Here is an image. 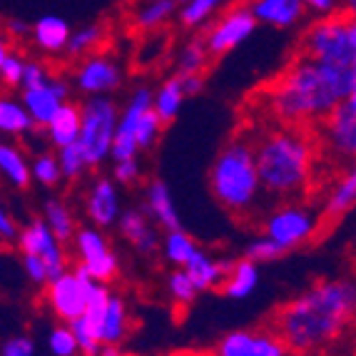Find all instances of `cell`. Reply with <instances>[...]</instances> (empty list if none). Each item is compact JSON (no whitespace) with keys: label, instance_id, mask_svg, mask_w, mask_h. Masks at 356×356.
<instances>
[{"label":"cell","instance_id":"1","mask_svg":"<svg viewBox=\"0 0 356 356\" xmlns=\"http://www.w3.org/2000/svg\"><path fill=\"white\" fill-rule=\"evenodd\" d=\"M354 80L356 65L319 63L297 53L264 90L261 105L267 120L316 130L349 97Z\"/></svg>","mask_w":356,"mask_h":356},{"label":"cell","instance_id":"2","mask_svg":"<svg viewBox=\"0 0 356 356\" xmlns=\"http://www.w3.org/2000/svg\"><path fill=\"white\" fill-rule=\"evenodd\" d=\"M356 319V282L319 280L289 299L274 316L291 354H314L334 344Z\"/></svg>","mask_w":356,"mask_h":356},{"label":"cell","instance_id":"3","mask_svg":"<svg viewBox=\"0 0 356 356\" xmlns=\"http://www.w3.org/2000/svg\"><path fill=\"white\" fill-rule=\"evenodd\" d=\"M257 167L264 184V195L289 202L302 200L314 184L316 162H319V140L314 130L282 125L267 120L252 130Z\"/></svg>","mask_w":356,"mask_h":356},{"label":"cell","instance_id":"4","mask_svg":"<svg viewBox=\"0 0 356 356\" xmlns=\"http://www.w3.org/2000/svg\"><path fill=\"white\" fill-rule=\"evenodd\" d=\"M209 192L214 202L234 217H250L257 212L264 197V184L250 135L232 137L217 152L209 167Z\"/></svg>","mask_w":356,"mask_h":356},{"label":"cell","instance_id":"5","mask_svg":"<svg viewBox=\"0 0 356 356\" xmlns=\"http://www.w3.org/2000/svg\"><path fill=\"white\" fill-rule=\"evenodd\" d=\"M83 356H95L102 346H122L132 332L130 307L118 291L102 286L90 309L70 324Z\"/></svg>","mask_w":356,"mask_h":356},{"label":"cell","instance_id":"6","mask_svg":"<svg viewBox=\"0 0 356 356\" xmlns=\"http://www.w3.org/2000/svg\"><path fill=\"white\" fill-rule=\"evenodd\" d=\"M324 212L314 209L304 200H289V202L274 204L264 220H261V234L280 244L282 252H294L319 234Z\"/></svg>","mask_w":356,"mask_h":356},{"label":"cell","instance_id":"7","mask_svg":"<svg viewBox=\"0 0 356 356\" xmlns=\"http://www.w3.org/2000/svg\"><path fill=\"white\" fill-rule=\"evenodd\" d=\"M299 53L319 60V63L356 65L354 42H351V20L341 13L319 15L304 30L302 40H299Z\"/></svg>","mask_w":356,"mask_h":356},{"label":"cell","instance_id":"8","mask_svg":"<svg viewBox=\"0 0 356 356\" xmlns=\"http://www.w3.org/2000/svg\"><path fill=\"white\" fill-rule=\"evenodd\" d=\"M80 105H83V130L77 145L85 149L90 167L95 170L102 162L113 160L120 105L113 97H85Z\"/></svg>","mask_w":356,"mask_h":356},{"label":"cell","instance_id":"9","mask_svg":"<svg viewBox=\"0 0 356 356\" xmlns=\"http://www.w3.org/2000/svg\"><path fill=\"white\" fill-rule=\"evenodd\" d=\"M105 284L95 282L88 272H83L80 267H67L65 272L55 277L45 289H42V302L48 307V312L58 321L72 324L75 319L85 314L92 304V299L97 297V291Z\"/></svg>","mask_w":356,"mask_h":356},{"label":"cell","instance_id":"10","mask_svg":"<svg viewBox=\"0 0 356 356\" xmlns=\"http://www.w3.org/2000/svg\"><path fill=\"white\" fill-rule=\"evenodd\" d=\"M321 154L337 165H354L356 162V88L349 97L316 127Z\"/></svg>","mask_w":356,"mask_h":356},{"label":"cell","instance_id":"11","mask_svg":"<svg viewBox=\"0 0 356 356\" xmlns=\"http://www.w3.org/2000/svg\"><path fill=\"white\" fill-rule=\"evenodd\" d=\"M70 244H72V257H75V267L88 272L92 280L105 286L113 280H118L120 257L113 244H110V239H107L105 229L85 225L77 229L75 239Z\"/></svg>","mask_w":356,"mask_h":356},{"label":"cell","instance_id":"12","mask_svg":"<svg viewBox=\"0 0 356 356\" xmlns=\"http://www.w3.org/2000/svg\"><path fill=\"white\" fill-rule=\"evenodd\" d=\"M70 83L72 90L83 95V100L85 97H113L125 83V67L115 55L100 50V53L77 60Z\"/></svg>","mask_w":356,"mask_h":356},{"label":"cell","instance_id":"13","mask_svg":"<svg viewBox=\"0 0 356 356\" xmlns=\"http://www.w3.org/2000/svg\"><path fill=\"white\" fill-rule=\"evenodd\" d=\"M257 25L259 23H257L250 8L244 3H234L204 28L202 40L212 53V58H225V55L242 48L244 42L254 35Z\"/></svg>","mask_w":356,"mask_h":356},{"label":"cell","instance_id":"14","mask_svg":"<svg viewBox=\"0 0 356 356\" xmlns=\"http://www.w3.org/2000/svg\"><path fill=\"white\" fill-rule=\"evenodd\" d=\"M154 110V90L147 85H137L132 90L127 100L120 105V122H118V135H115V147H113V162L118 160H135L140 157V147H137V130L143 125V120Z\"/></svg>","mask_w":356,"mask_h":356},{"label":"cell","instance_id":"15","mask_svg":"<svg viewBox=\"0 0 356 356\" xmlns=\"http://www.w3.org/2000/svg\"><path fill=\"white\" fill-rule=\"evenodd\" d=\"M212 356H291V349L274 327H250L227 332Z\"/></svg>","mask_w":356,"mask_h":356},{"label":"cell","instance_id":"16","mask_svg":"<svg viewBox=\"0 0 356 356\" xmlns=\"http://www.w3.org/2000/svg\"><path fill=\"white\" fill-rule=\"evenodd\" d=\"M15 250L20 252V257H38V259L48 261L58 277L67 269L65 242L50 229V225L42 217H33L25 222L18 242H15Z\"/></svg>","mask_w":356,"mask_h":356},{"label":"cell","instance_id":"17","mask_svg":"<svg viewBox=\"0 0 356 356\" xmlns=\"http://www.w3.org/2000/svg\"><path fill=\"white\" fill-rule=\"evenodd\" d=\"M83 209L88 225L100 227V229H113L118 227L120 217L125 212L122 207V195H120V184L113 177L97 175L90 179L88 190L83 197Z\"/></svg>","mask_w":356,"mask_h":356},{"label":"cell","instance_id":"18","mask_svg":"<svg viewBox=\"0 0 356 356\" xmlns=\"http://www.w3.org/2000/svg\"><path fill=\"white\" fill-rule=\"evenodd\" d=\"M70 90H72L70 80H65V77H60L53 72V75L45 77L42 83L28 85V88L18 90L20 92L18 97L23 100V105L28 107V113L33 115L35 125L42 130V127L48 125L50 120L63 110V105L70 102Z\"/></svg>","mask_w":356,"mask_h":356},{"label":"cell","instance_id":"19","mask_svg":"<svg viewBox=\"0 0 356 356\" xmlns=\"http://www.w3.org/2000/svg\"><path fill=\"white\" fill-rule=\"evenodd\" d=\"M118 232L137 254L149 257L157 250H162L160 227L154 225L152 217L143 207H127L118 222Z\"/></svg>","mask_w":356,"mask_h":356},{"label":"cell","instance_id":"20","mask_svg":"<svg viewBox=\"0 0 356 356\" xmlns=\"http://www.w3.org/2000/svg\"><path fill=\"white\" fill-rule=\"evenodd\" d=\"M244 6L250 8L259 25L277 30L297 28L309 13L302 0H244Z\"/></svg>","mask_w":356,"mask_h":356},{"label":"cell","instance_id":"21","mask_svg":"<svg viewBox=\"0 0 356 356\" xmlns=\"http://www.w3.org/2000/svg\"><path fill=\"white\" fill-rule=\"evenodd\" d=\"M143 209L152 217V222L160 227V229H165V232L182 229L177 204H175V197H172V192H170V187H167L165 179L154 177L145 184Z\"/></svg>","mask_w":356,"mask_h":356},{"label":"cell","instance_id":"22","mask_svg":"<svg viewBox=\"0 0 356 356\" xmlns=\"http://www.w3.org/2000/svg\"><path fill=\"white\" fill-rule=\"evenodd\" d=\"M72 38V30L65 18L60 15H40L33 23V33H30V42L45 58H60L65 55L67 42Z\"/></svg>","mask_w":356,"mask_h":356},{"label":"cell","instance_id":"23","mask_svg":"<svg viewBox=\"0 0 356 356\" xmlns=\"http://www.w3.org/2000/svg\"><path fill=\"white\" fill-rule=\"evenodd\" d=\"M179 15L177 0H135L130 13V25L137 33L154 35Z\"/></svg>","mask_w":356,"mask_h":356},{"label":"cell","instance_id":"24","mask_svg":"<svg viewBox=\"0 0 356 356\" xmlns=\"http://www.w3.org/2000/svg\"><path fill=\"white\" fill-rule=\"evenodd\" d=\"M80 130H83V105L80 102H65L63 110L42 127V132L48 137V145L53 149L75 145L80 140Z\"/></svg>","mask_w":356,"mask_h":356},{"label":"cell","instance_id":"25","mask_svg":"<svg viewBox=\"0 0 356 356\" xmlns=\"http://www.w3.org/2000/svg\"><path fill=\"white\" fill-rule=\"evenodd\" d=\"M0 172L13 190H28L33 182V157L18 143L0 145Z\"/></svg>","mask_w":356,"mask_h":356},{"label":"cell","instance_id":"26","mask_svg":"<svg viewBox=\"0 0 356 356\" xmlns=\"http://www.w3.org/2000/svg\"><path fill=\"white\" fill-rule=\"evenodd\" d=\"M356 204V162L344 170V175L337 179V184H332L327 200L321 204V212H324V220L334 222L339 220L341 214H346Z\"/></svg>","mask_w":356,"mask_h":356},{"label":"cell","instance_id":"27","mask_svg":"<svg viewBox=\"0 0 356 356\" xmlns=\"http://www.w3.org/2000/svg\"><path fill=\"white\" fill-rule=\"evenodd\" d=\"M259 286V264L247 257L237 261H229V269H227L225 284H222V294L229 299H247L252 291Z\"/></svg>","mask_w":356,"mask_h":356},{"label":"cell","instance_id":"28","mask_svg":"<svg viewBox=\"0 0 356 356\" xmlns=\"http://www.w3.org/2000/svg\"><path fill=\"white\" fill-rule=\"evenodd\" d=\"M190 100V92L184 88V80L179 75L167 77L165 83H160V88L154 90V113L157 118L170 125L179 118L184 102Z\"/></svg>","mask_w":356,"mask_h":356},{"label":"cell","instance_id":"29","mask_svg":"<svg viewBox=\"0 0 356 356\" xmlns=\"http://www.w3.org/2000/svg\"><path fill=\"white\" fill-rule=\"evenodd\" d=\"M184 269L190 272V277L195 280L197 289H200V294H202V291H209V289H222L225 277H227V269H229V261L217 259V257H212L204 250H200L195 259H192Z\"/></svg>","mask_w":356,"mask_h":356},{"label":"cell","instance_id":"30","mask_svg":"<svg viewBox=\"0 0 356 356\" xmlns=\"http://www.w3.org/2000/svg\"><path fill=\"white\" fill-rule=\"evenodd\" d=\"M35 127V120L28 113V107L23 105L20 97L6 95L0 100V132L3 135L18 140V137H28Z\"/></svg>","mask_w":356,"mask_h":356},{"label":"cell","instance_id":"31","mask_svg":"<svg viewBox=\"0 0 356 356\" xmlns=\"http://www.w3.org/2000/svg\"><path fill=\"white\" fill-rule=\"evenodd\" d=\"M209 63H212V53L207 50L202 38H192L184 40L175 53V75L182 77H195L207 72Z\"/></svg>","mask_w":356,"mask_h":356},{"label":"cell","instance_id":"32","mask_svg":"<svg viewBox=\"0 0 356 356\" xmlns=\"http://www.w3.org/2000/svg\"><path fill=\"white\" fill-rule=\"evenodd\" d=\"M229 6H234V0H190L187 6L179 8V25L184 30H200L207 28L217 15L227 10Z\"/></svg>","mask_w":356,"mask_h":356},{"label":"cell","instance_id":"33","mask_svg":"<svg viewBox=\"0 0 356 356\" xmlns=\"http://www.w3.org/2000/svg\"><path fill=\"white\" fill-rule=\"evenodd\" d=\"M200 250H202V247H200L184 229H172V232H165L160 252H162V259L172 269H184L195 259Z\"/></svg>","mask_w":356,"mask_h":356},{"label":"cell","instance_id":"34","mask_svg":"<svg viewBox=\"0 0 356 356\" xmlns=\"http://www.w3.org/2000/svg\"><path fill=\"white\" fill-rule=\"evenodd\" d=\"M42 220L48 222L50 229H53L65 244H70L72 239H75L77 229H80L75 209H72L65 200H60V197H53V200H48V202L42 204Z\"/></svg>","mask_w":356,"mask_h":356},{"label":"cell","instance_id":"35","mask_svg":"<svg viewBox=\"0 0 356 356\" xmlns=\"http://www.w3.org/2000/svg\"><path fill=\"white\" fill-rule=\"evenodd\" d=\"M28 60L30 58H25L23 50H20L15 42L3 38V48H0V80H3V88H8V90L23 88Z\"/></svg>","mask_w":356,"mask_h":356},{"label":"cell","instance_id":"36","mask_svg":"<svg viewBox=\"0 0 356 356\" xmlns=\"http://www.w3.org/2000/svg\"><path fill=\"white\" fill-rule=\"evenodd\" d=\"M102 42H105V25L100 23H88L72 30V38L67 42L65 58L70 60H83L92 53H100Z\"/></svg>","mask_w":356,"mask_h":356},{"label":"cell","instance_id":"37","mask_svg":"<svg viewBox=\"0 0 356 356\" xmlns=\"http://www.w3.org/2000/svg\"><path fill=\"white\" fill-rule=\"evenodd\" d=\"M33 182L45 190H55L60 182H65L58 149H42V152L33 154Z\"/></svg>","mask_w":356,"mask_h":356},{"label":"cell","instance_id":"38","mask_svg":"<svg viewBox=\"0 0 356 356\" xmlns=\"http://www.w3.org/2000/svg\"><path fill=\"white\" fill-rule=\"evenodd\" d=\"M165 291H167V299L175 307H190L197 299V294H200V289H197L195 280L190 277L187 269H172V272L167 274Z\"/></svg>","mask_w":356,"mask_h":356},{"label":"cell","instance_id":"39","mask_svg":"<svg viewBox=\"0 0 356 356\" xmlns=\"http://www.w3.org/2000/svg\"><path fill=\"white\" fill-rule=\"evenodd\" d=\"M45 346H48L50 356H83L80 341H77L72 327L65 324V321H58L55 327L48 329V334H45Z\"/></svg>","mask_w":356,"mask_h":356},{"label":"cell","instance_id":"40","mask_svg":"<svg viewBox=\"0 0 356 356\" xmlns=\"http://www.w3.org/2000/svg\"><path fill=\"white\" fill-rule=\"evenodd\" d=\"M58 157H60V167H63V177H65V182H80V179L92 170L88 154H85V149L77 143L58 149Z\"/></svg>","mask_w":356,"mask_h":356},{"label":"cell","instance_id":"41","mask_svg":"<svg viewBox=\"0 0 356 356\" xmlns=\"http://www.w3.org/2000/svg\"><path fill=\"white\" fill-rule=\"evenodd\" d=\"M284 254L282 252L280 244H274L269 237H257L252 239L250 244H247V250H244V257L252 261H257V264H267V261H274V259H280V257Z\"/></svg>","mask_w":356,"mask_h":356},{"label":"cell","instance_id":"42","mask_svg":"<svg viewBox=\"0 0 356 356\" xmlns=\"http://www.w3.org/2000/svg\"><path fill=\"white\" fill-rule=\"evenodd\" d=\"M113 179L120 187H132L143 179V165H140V157L135 160H118L113 162Z\"/></svg>","mask_w":356,"mask_h":356},{"label":"cell","instance_id":"43","mask_svg":"<svg viewBox=\"0 0 356 356\" xmlns=\"http://www.w3.org/2000/svg\"><path fill=\"white\" fill-rule=\"evenodd\" d=\"M0 356H38L35 339L28 334H13L0 346Z\"/></svg>","mask_w":356,"mask_h":356},{"label":"cell","instance_id":"44","mask_svg":"<svg viewBox=\"0 0 356 356\" xmlns=\"http://www.w3.org/2000/svg\"><path fill=\"white\" fill-rule=\"evenodd\" d=\"M20 229H23V225H20L15 217H13L10 209L3 204V209H0V239H3V244H8V247H15V242H18L20 237Z\"/></svg>","mask_w":356,"mask_h":356},{"label":"cell","instance_id":"45","mask_svg":"<svg viewBox=\"0 0 356 356\" xmlns=\"http://www.w3.org/2000/svg\"><path fill=\"white\" fill-rule=\"evenodd\" d=\"M30 33H33V23H25V20H6V40L18 42V40H30Z\"/></svg>","mask_w":356,"mask_h":356},{"label":"cell","instance_id":"46","mask_svg":"<svg viewBox=\"0 0 356 356\" xmlns=\"http://www.w3.org/2000/svg\"><path fill=\"white\" fill-rule=\"evenodd\" d=\"M307 6L309 13L314 15H332V13H339V0H302Z\"/></svg>","mask_w":356,"mask_h":356},{"label":"cell","instance_id":"47","mask_svg":"<svg viewBox=\"0 0 356 356\" xmlns=\"http://www.w3.org/2000/svg\"><path fill=\"white\" fill-rule=\"evenodd\" d=\"M339 13L349 20H356V0H339Z\"/></svg>","mask_w":356,"mask_h":356},{"label":"cell","instance_id":"48","mask_svg":"<svg viewBox=\"0 0 356 356\" xmlns=\"http://www.w3.org/2000/svg\"><path fill=\"white\" fill-rule=\"evenodd\" d=\"M95 356H122V351H120V346H102Z\"/></svg>","mask_w":356,"mask_h":356},{"label":"cell","instance_id":"49","mask_svg":"<svg viewBox=\"0 0 356 356\" xmlns=\"http://www.w3.org/2000/svg\"><path fill=\"white\" fill-rule=\"evenodd\" d=\"M351 42H354V53H356V20H351Z\"/></svg>","mask_w":356,"mask_h":356},{"label":"cell","instance_id":"50","mask_svg":"<svg viewBox=\"0 0 356 356\" xmlns=\"http://www.w3.org/2000/svg\"><path fill=\"white\" fill-rule=\"evenodd\" d=\"M177 3H179V8H182V6H187V3H190V0H177Z\"/></svg>","mask_w":356,"mask_h":356}]
</instances>
